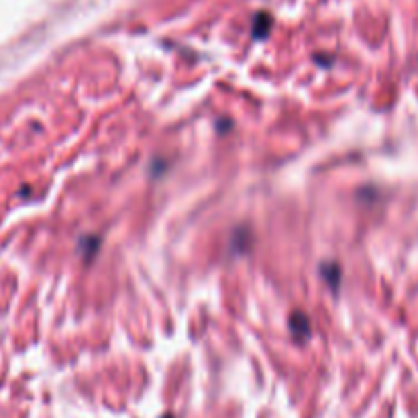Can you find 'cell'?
Segmentation results:
<instances>
[{"instance_id":"6da1fadb","label":"cell","mask_w":418,"mask_h":418,"mask_svg":"<svg viewBox=\"0 0 418 418\" xmlns=\"http://www.w3.org/2000/svg\"><path fill=\"white\" fill-rule=\"evenodd\" d=\"M290 329L296 337H306L310 333V322L302 312H294L290 318Z\"/></svg>"},{"instance_id":"7a4b0ae2","label":"cell","mask_w":418,"mask_h":418,"mask_svg":"<svg viewBox=\"0 0 418 418\" xmlns=\"http://www.w3.org/2000/svg\"><path fill=\"white\" fill-rule=\"evenodd\" d=\"M269 27H271V19H269V15H267V12H260V15L255 17V21H253V37L257 39L266 37Z\"/></svg>"},{"instance_id":"3957f363","label":"cell","mask_w":418,"mask_h":418,"mask_svg":"<svg viewBox=\"0 0 418 418\" xmlns=\"http://www.w3.org/2000/svg\"><path fill=\"white\" fill-rule=\"evenodd\" d=\"M165 418H170V417H165Z\"/></svg>"}]
</instances>
